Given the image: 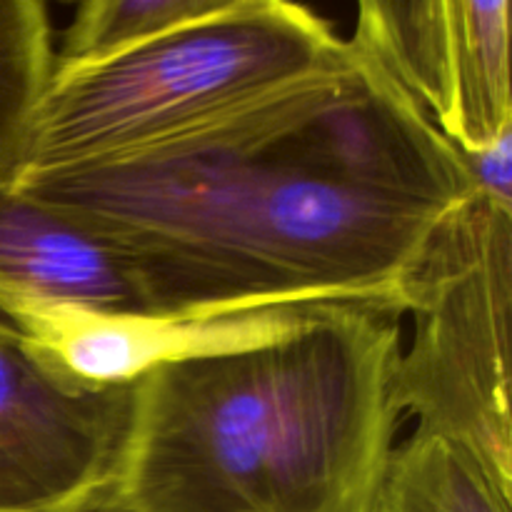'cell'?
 <instances>
[{
  "label": "cell",
  "instance_id": "1",
  "mask_svg": "<svg viewBox=\"0 0 512 512\" xmlns=\"http://www.w3.org/2000/svg\"><path fill=\"white\" fill-rule=\"evenodd\" d=\"M10 183L118 255L148 315H405L435 225L470 193L455 145L353 40L295 83L128 153Z\"/></svg>",
  "mask_w": 512,
  "mask_h": 512
},
{
  "label": "cell",
  "instance_id": "2",
  "mask_svg": "<svg viewBox=\"0 0 512 512\" xmlns=\"http://www.w3.org/2000/svg\"><path fill=\"white\" fill-rule=\"evenodd\" d=\"M400 320L345 310L150 368L100 512H368L403 418Z\"/></svg>",
  "mask_w": 512,
  "mask_h": 512
},
{
  "label": "cell",
  "instance_id": "3",
  "mask_svg": "<svg viewBox=\"0 0 512 512\" xmlns=\"http://www.w3.org/2000/svg\"><path fill=\"white\" fill-rule=\"evenodd\" d=\"M348 40L295 0H255L55 70L20 173L128 153L295 83L343 58Z\"/></svg>",
  "mask_w": 512,
  "mask_h": 512
},
{
  "label": "cell",
  "instance_id": "4",
  "mask_svg": "<svg viewBox=\"0 0 512 512\" xmlns=\"http://www.w3.org/2000/svg\"><path fill=\"white\" fill-rule=\"evenodd\" d=\"M512 208L470 190L435 225L408 283L410 345L395 405L415 430L453 440L512 483Z\"/></svg>",
  "mask_w": 512,
  "mask_h": 512
},
{
  "label": "cell",
  "instance_id": "5",
  "mask_svg": "<svg viewBox=\"0 0 512 512\" xmlns=\"http://www.w3.org/2000/svg\"><path fill=\"white\" fill-rule=\"evenodd\" d=\"M135 415V380L90 385L0 325V512H100Z\"/></svg>",
  "mask_w": 512,
  "mask_h": 512
},
{
  "label": "cell",
  "instance_id": "6",
  "mask_svg": "<svg viewBox=\"0 0 512 512\" xmlns=\"http://www.w3.org/2000/svg\"><path fill=\"white\" fill-rule=\"evenodd\" d=\"M353 43L458 148L512 130L510 0H355Z\"/></svg>",
  "mask_w": 512,
  "mask_h": 512
},
{
  "label": "cell",
  "instance_id": "7",
  "mask_svg": "<svg viewBox=\"0 0 512 512\" xmlns=\"http://www.w3.org/2000/svg\"><path fill=\"white\" fill-rule=\"evenodd\" d=\"M378 308H300L223 318L98 313L33 298L0 300V325L13 330L43 365L90 385L133 383L150 368L203 350L235 348L345 313Z\"/></svg>",
  "mask_w": 512,
  "mask_h": 512
},
{
  "label": "cell",
  "instance_id": "8",
  "mask_svg": "<svg viewBox=\"0 0 512 512\" xmlns=\"http://www.w3.org/2000/svg\"><path fill=\"white\" fill-rule=\"evenodd\" d=\"M3 298L148 315L133 278L113 250L13 183H0Z\"/></svg>",
  "mask_w": 512,
  "mask_h": 512
},
{
  "label": "cell",
  "instance_id": "9",
  "mask_svg": "<svg viewBox=\"0 0 512 512\" xmlns=\"http://www.w3.org/2000/svg\"><path fill=\"white\" fill-rule=\"evenodd\" d=\"M368 512H512V483L463 445L413 430L390 450Z\"/></svg>",
  "mask_w": 512,
  "mask_h": 512
},
{
  "label": "cell",
  "instance_id": "10",
  "mask_svg": "<svg viewBox=\"0 0 512 512\" xmlns=\"http://www.w3.org/2000/svg\"><path fill=\"white\" fill-rule=\"evenodd\" d=\"M53 60L45 0H0V183L18 175Z\"/></svg>",
  "mask_w": 512,
  "mask_h": 512
},
{
  "label": "cell",
  "instance_id": "11",
  "mask_svg": "<svg viewBox=\"0 0 512 512\" xmlns=\"http://www.w3.org/2000/svg\"><path fill=\"white\" fill-rule=\"evenodd\" d=\"M248 3L255 0H80L55 48L53 73Z\"/></svg>",
  "mask_w": 512,
  "mask_h": 512
},
{
  "label": "cell",
  "instance_id": "12",
  "mask_svg": "<svg viewBox=\"0 0 512 512\" xmlns=\"http://www.w3.org/2000/svg\"><path fill=\"white\" fill-rule=\"evenodd\" d=\"M455 150L468 178V188L483 198L512 208V130L485 148L455 145Z\"/></svg>",
  "mask_w": 512,
  "mask_h": 512
},
{
  "label": "cell",
  "instance_id": "13",
  "mask_svg": "<svg viewBox=\"0 0 512 512\" xmlns=\"http://www.w3.org/2000/svg\"><path fill=\"white\" fill-rule=\"evenodd\" d=\"M45 3H48V0H45ZM55 3H60V5H78L80 0H55Z\"/></svg>",
  "mask_w": 512,
  "mask_h": 512
}]
</instances>
